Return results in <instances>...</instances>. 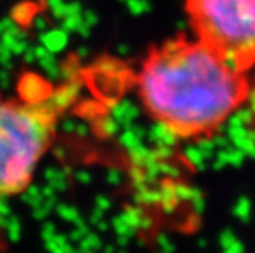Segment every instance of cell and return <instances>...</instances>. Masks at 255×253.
Returning a JSON list of instances; mask_svg holds the SVG:
<instances>
[{
	"instance_id": "obj_1",
	"label": "cell",
	"mask_w": 255,
	"mask_h": 253,
	"mask_svg": "<svg viewBox=\"0 0 255 253\" xmlns=\"http://www.w3.org/2000/svg\"><path fill=\"white\" fill-rule=\"evenodd\" d=\"M249 74L191 34L151 46L136 75L147 116L176 141L211 139L246 107Z\"/></svg>"
},
{
	"instance_id": "obj_2",
	"label": "cell",
	"mask_w": 255,
	"mask_h": 253,
	"mask_svg": "<svg viewBox=\"0 0 255 253\" xmlns=\"http://www.w3.org/2000/svg\"><path fill=\"white\" fill-rule=\"evenodd\" d=\"M77 93L75 83H64L37 95H0V197L17 195L31 185Z\"/></svg>"
},
{
	"instance_id": "obj_3",
	"label": "cell",
	"mask_w": 255,
	"mask_h": 253,
	"mask_svg": "<svg viewBox=\"0 0 255 253\" xmlns=\"http://www.w3.org/2000/svg\"><path fill=\"white\" fill-rule=\"evenodd\" d=\"M191 35L240 71H255V0H183Z\"/></svg>"
},
{
	"instance_id": "obj_4",
	"label": "cell",
	"mask_w": 255,
	"mask_h": 253,
	"mask_svg": "<svg viewBox=\"0 0 255 253\" xmlns=\"http://www.w3.org/2000/svg\"><path fill=\"white\" fill-rule=\"evenodd\" d=\"M246 107H249L251 116H252L254 124H255V83H252V81H251V88H249V96H248Z\"/></svg>"
}]
</instances>
